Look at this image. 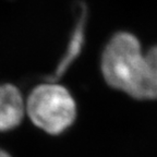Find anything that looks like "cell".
<instances>
[{
  "label": "cell",
  "mask_w": 157,
  "mask_h": 157,
  "mask_svg": "<svg viewBox=\"0 0 157 157\" xmlns=\"http://www.w3.org/2000/svg\"><path fill=\"white\" fill-rule=\"evenodd\" d=\"M104 78L111 87L139 98L147 74V62L136 37L118 33L108 43L101 58Z\"/></svg>",
  "instance_id": "obj_1"
},
{
  "label": "cell",
  "mask_w": 157,
  "mask_h": 157,
  "mask_svg": "<svg viewBox=\"0 0 157 157\" xmlns=\"http://www.w3.org/2000/svg\"><path fill=\"white\" fill-rule=\"evenodd\" d=\"M26 111L34 124L50 134H58L72 124L76 108L71 94L63 86L45 83L29 94Z\"/></svg>",
  "instance_id": "obj_2"
},
{
  "label": "cell",
  "mask_w": 157,
  "mask_h": 157,
  "mask_svg": "<svg viewBox=\"0 0 157 157\" xmlns=\"http://www.w3.org/2000/svg\"><path fill=\"white\" fill-rule=\"evenodd\" d=\"M24 110V101L19 90L11 84L0 85V131L20 124Z\"/></svg>",
  "instance_id": "obj_3"
},
{
  "label": "cell",
  "mask_w": 157,
  "mask_h": 157,
  "mask_svg": "<svg viewBox=\"0 0 157 157\" xmlns=\"http://www.w3.org/2000/svg\"><path fill=\"white\" fill-rule=\"evenodd\" d=\"M147 62L146 80L137 99H157V46L145 54Z\"/></svg>",
  "instance_id": "obj_4"
},
{
  "label": "cell",
  "mask_w": 157,
  "mask_h": 157,
  "mask_svg": "<svg viewBox=\"0 0 157 157\" xmlns=\"http://www.w3.org/2000/svg\"><path fill=\"white\" fill-rule=\"evenodd\" d=\"M82 43H83V19L80 20V23H78L75 32L73 34V37L71 39V44H70V47H69V50L67 52L68 54L66 55L63 61L60 63V66L58 68V71L57 72H58L59 75L66 70L67 67L70 64V62L73 60L74 57L78 55V52H80Z\"/></svg>",
  "instance_id": "obj_5"
},
{
  "label": "cell",
  "mask_w": 157,
  "mask_h": 157,
  "mask_svg": "<svg viewBox=\"0 0 157 157\" xmlns=\"http://www.w3.org/2000/svg\"><path fill=\"white\" fill-rule=\"evenodd\" d=\"M0 157H11V156H10L7 152H5V151H2V150H0Z\"/></svg>",
  "instance_id": "obj_6"
}]
</instances>
